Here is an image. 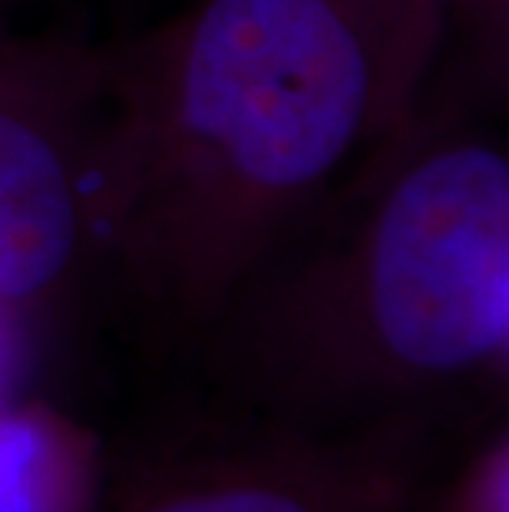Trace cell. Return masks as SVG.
<instances>
[{
    "instance_id": "6da1fadb",
    "label": "cell",
    "mask_w": 509,
    "mask_h": 512,
    "mask_svg": "<svg viewBox=\"0 0 509 512\" xmlns=\"http://www.w3.org/2000/svg\"><path fill=\"white\" fill-rule=\"evenodd\" d=\"M443 37V0H186L100 43L80 119L90 261L189 347L414 123Z\"/></svg>"
},
{
    "instance_id": "277c9868",
    "label": "cell",
    "mask_w": 509,
    "mask_h": 512,
    "mask_svg": "<svg viewBox=\"0 0 509 512\" xmlns=\"http://www.w3.org/2000/svg\"><path fill=\"white\" fill-rule=\"evenodd\" d=\"M90 93H0V311L47 301L90 261L80 119Z\"/></svg>"
},
{
    "instance_id": "3957f363",
    "label": "cell",
    "mask_w": 509,
    "mask_h": 512,
    "mask_svg": "<svg viewBox=\"0 0 509 512\" xmlns=\"http://www.w3.org/2000/svg\"><path fill=\"white\" fill-rule=\"evenodd\" d=\"M470 440L430 427L298 433L199 407L113 476L96 512H407Z\"/></svg>"
},
{
    "instance_id": "52a82bcc",
    "label": "cell",
    "mask_w": 509,
    "mask_h": 512,
    "mask_svg": "<svg viewBox=\"0 0 509 512\" xmlns=\"http://www.w3.org/2000/svg\"><path fill=\"white\" fill-rule=\"evenodd\" d=\"M100 43L0 37V93H90Z\"/></svg>"
},
{
    "instance_id": "9c48e42d",
    "label": "cell",
    "mask_w": 509,
    "mask_h": 512,
    "mask_svg": "<svg viewBox=\"0 0 509 512\" xmlns=\"http://www.w3.org/2000/svg\"><path fill=\"white\" fill-rule=\"evenodd\" d=\"M43 4H57V0H0V14H10V10H27V7H43Z\"/></svg>"
},
{
    "instance_id": "8992f818",
    "label": "cell",
    "mask_w": 509,
    "mask_h": 512,
    "mask_svg": "<svg viewBox=\"0 0 509 512\" xmlns=\"http://www.w3.org/2000/svg\"><path fill=\"white\" fill-rule=\"evenodd\" d=\"M407 512H509V430L506 417L460 446Z\"/></svg>"
},
{
    "instance_id": "30bf717a",
    "label": "cell",
    "mask_w": 509,
    "mask_h": 512,
    "mask_svg": "<svg viewBox=\"0 0 509 512\" xmlns=\"http://www.w3.org/2000/svg\"><path fill=\"white\" fill-rule=\"evenodd\" d=\"M443 4H447V0H443Z\"/></svg>"
},
{
    "instance_id": "7a4b0ae2",
    "label": "cell",
    "mask_w": 509,
    "mask_h": 512,
    "mask_svg": "<svg viewBox=\"0 0 509 512\" xmlns=\"http://www.w3.org/2000/svg\"><path fill=\"white\" fill-rule=\"evenodd\" d=\"M202 410L298 433L470 440L509 380V152L427 93L189 344Z\"/></svg>"
},
{
    "instance_id": "ba28073f",
    "label": "cell",
    "mask_w": 509,
    "mask_h": 512,
    "mask_svg": "<svg viewBox=\"0 0 509 512\" xmlns=\"http://www.w3.org/2000/svg\"><path fill=\"white\" fill-rule=\"evenodd\" d=\"M10 321H14V314L0 311V400L7 397L10 377H14V370H17V341H14V334H10Z\"/></svg>"
},
{
    "instance_id": "5b68a950",
    "label": "cell",
    "mask_w": 509,
    "mask_h": 512,
    "mask_svg": "<svg viewBox=\"0 0 509 512\" xmlns=\"http://www.w3.org/2000/svg\"><path fill=\"white\" fill-rule=\"evenodd\" d=\"M103 446L43 400H0V512H96Z\"/></svg>"
}]
</instances>
